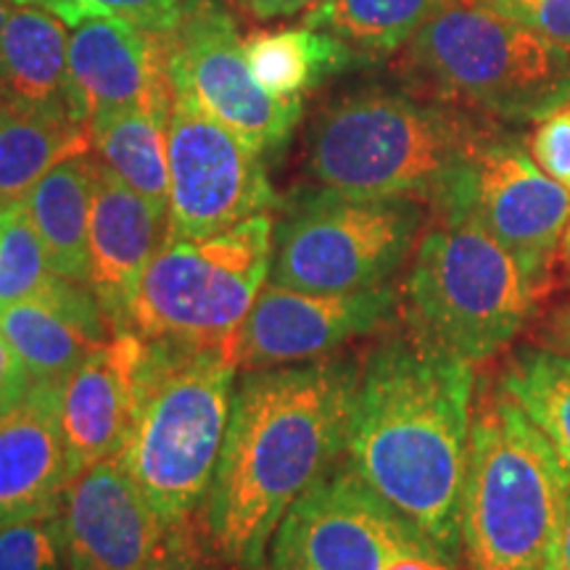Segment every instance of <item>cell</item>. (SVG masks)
Listing matches in <instances>:
<instances>
[{
  "mask_svg": "<svg viewBox=\"0 0 570 570\" xmlns=\"http://www.w3.org/2000/svg\"><path fill=\"white\" fill-rule=\"evenodd\" d=\"M67 570H146L167 547V525L119 458L85 468L51 518Z\"/></svg>",
  "mask_w": 570,
  "mask_h": 570,
  "instance_id": "cell-15",
  "label": "cell"
},
{
  "mask_svg": "<svg viewBox=\"0 0 570 570\" xmlns=\"http://www.w3.org/2000/svg\"><path fill=\"white\" fill-rule=\"evenodd\" d=\"M423 550L436 552L344 465L285 512L262 570H386Z\"/></svg>",
  "mask_w": 570,
  "mask_h": 570,
  "instance_id": "cell-13",
  "label": "cell"
},
{
  "mask_svg": "<svg viewBox=\"0 0 570 570\" xmlns=\"http://www.w3.org/2000/svg\"><path fill=\"white\" fill-rule=\"evenodd\" d=\"M541 294L544 283L473 219H439L417 244L404 283L412 331L470 365L512 344Z\"/></svg>",
  "mask_w": 570,
  "mask_h": 570,
  "instance_id": "cell-7",
  "label": "cell"
},
{
  "mask_svg": "<svg viewBox=\"0 0 570 570\" xmlns=\"http://www.w3.org/2000/svg\"><path fill=\"white\" fill-rule=\"evenodd\" d=\"M562 570H570V510L566 523V539H562Z\"/></svg>",
  "mask_w": 570,
  "mask_h": 570,
  "instance_id": "cell-38",
  "label": "cell"
},
{
  "mask_svg": "<svg viewBox=\"0 0 570 570\" xmlns=\"http://www.w3.org/2000/svg\"><path fill=\"white\" fill-rule=\"evenodd\" d=\"M13 3L53 13L69 27L80 24L82 19L111 17L130 21L154 35L173 30L185 9V0H13Z\"/></svg>",
  "mask_w": 570,
  "mask_h": 570,
  "instance_id": "cell-29",
  "label": "cell"
},
{
  "mask_svg": "<svg viewBox=\"0 0 570 570\" xmlns=\"http://www.w3.org/2000/svg\"><path fill=\"white\" fill-rule=\"evenodd\" d=\"M570 53V0H475Z\"/></svg>",
  "mask_w": 570,
  "mask_h": 570,
  "instance_id": "cell-31",
  "label": "cell"
},
{
  "mask_svg": "<svg viewBox=\"0 0 570 570\" xmlns=\"http://www.w3.org/2000/svg\"><path fill=\"white\" fill-rule=\"evenodd\" d=\"M164 48L173 92L190 98L262 156L281 151L302 119L304 101L275 98L256 82L225 0H185Z\"/></svg>",
  "mask_w": 570,
  "mask_h": 570,
  "instance_id": "cell-10",
  "label": "cell"
},
{
  "mask_svg": "<svg viewBox=\"0 0 570 570\" xmlns=\"http://www.w3.org/2000/svg\"><path fill=\"white\" fill-rule=\"evenodd\" d=\"M439 219H473L547 285L558 256L566 254L570 190L541 173L518 135L497 127Z\"/></svg>",
  "mask_w": 570,
  "mask_h": 570,
  "instance_id": "cell-12",
  "label": "cell"
},
{
  "mask_svg": "<svg viewBox=\"0 0 570 570\" xmlns=\"http://www.w3.org/2000/svg\"><path fill=\"white\" fill-rule=\"evenodd\" d=\"M88 151V127L71 114L0 92V206L27 198L56 164Z\"/></svg>",
  "mask_w": 570,
  "mask_h": 570,
  "instance_id": "cell-22",
  "label": "cell"
},
{
  "mask_svg": "<svg viewBox=\"0 0 570 570\" xmlns=\"http://www.w3.org/2000/svg\"><path fill=\"white\" fill-rule=\"evenodd\" d=\"M475 365L410 327L360 365L346 468L441 558L462 552Z\"/></svg>",
  "mask_w": 570,
  "mask_h": 570,
  "instance_id": "cell-1",
  "label": "cell"
},
{
  "mask_svg": "<svg viewBox=\"0 0 570 570\" xmlns=\"http://www.w3.org/2000/svg\"><path fill=\"white\" fill-rule=\"evenodd\" d=\"M167 146V240L209 238L275 209L262 154L180 92L173 98Z\"/></svg>",
  "mask_w": 570,
  "mask_h": 570,
  "instance_id": "cell-11",
  "label": "cell"
},
{
  "mask_svg": "<svg viewBox=\"0 0 570 570\" xmlns=\"http://www.w3.org/2000/svg\"><path fill=\"white\" fill-rule=\"evenodd\" d=\"M554 336H558L562 352L570 354V309L560 312L558 320H554Z\"/></svg>",
  "mask_w": 570,
  "mask_h": 570,
  "instance_id": "cell-37",
  "label": "cell"
},
{
  "mask_svg": "<svg viewBox=\"0 0 570 570\" xmlns=\"http://www.w3.org/2000/svg\"><path fill=\"white\" fill-rule=\"evenodd\" d=\"M71 111L88 127L98 114L148 109L173 111L164 35L111 17H92L69 35Z\"/></svg>",
  "mask_w": 570,
  "mask_h": 570,
  "instance_id": "cell-16",
  "label": "cell"
},
{
  "mask_svg": "<svg viewBox=\"0 0 570 570\" xmlns=\"http://www.w3.org/2000/svg\"><path fill=\"white\" fill-rule=\"evenodd\" d=\"M53 275L24 198L0 206V306L35 296Z\"/></svg>",
  "mask_w": 570,
  "mask_h": 570,
  "instance_id": "cell-28",
  "label": "cell"
},
{
  "mask_svg": "<svg viewBox=\"0 0 570 570\" xmlns=\"http://www.w3.org/2000/svg\"><path fill=\"white\" fill-rule=\"evenodd\" d=\"M169 114L148 109H125L98 114L88 122L90 148L98 161L167 209L169 204Z\"/></svg>",
  "mask_w": 570,
  "mask_h": 570,
  "instance_id": "cell-25",
  "label": "cell"
},
{
  "mask_svg": "<svg viewBox=\"0 0 570 570\" xmlns=\"http://www.w3.org/2000/svg\"><path fill=\"white\" fill-rule=\"evenodd\" d=\"M497 122L415 92L356 90L327 104L306 135V169L356 198H412L441 217Z\"/></svg>",
  "mask_w": 570,
  "mask_h": 570,
  "instance_id": "cell-3",
  "label": "cell"
},
{
  "mask_svg": "<svg viewBox=\"0 0 570 570\" xmlns=\"http://www.w3.org/2000/svg\"><path fill=\"white\" fill-rule=\"evenodd\" d=\"M225 3L254 19H277L294 17V13L304 9H315L323 0H225Z\"/></svg>",
  "mask_w": 570,
  "mask_h": 570,
  "instance_id": "cell-35",
  "label": "cell"
},
{
  "mask_svg": "<svg viewBox=\"0 0 570 570\" xmlns=\"http://www.w3.org/2000/svg\"><path fill=\"white\" fill-rule=\"evenodd\" d=\"M235 373L230 344L146 338L138 410L117 458L167 525L190 523L204 508L230 423Z\"/></svg>",
  "mask_w": 570,
  "mask_h": 570,
  "instance_id": "cell-5",
  "label": "cell"
},
{
  "mask_svg": "<svg viewBox=\"0 0 570 570\" xmlns=\"http://www.w3.org/2000/svg\"><path fill=\"white\" fill-rule=\"evenodd\" d=\"M71 481L61 428V386L38 383L0 420V531L56 515Z\"/></svg>",
  "mask_w": 570,
  "mask_h": 570,
  "instance_id": "cell-19",
  "label": "cell"
},
{
  "mask_svg": "<svg viewBox=\"0 0 570 570\" xmlns=\"http://www.w3.org/2000/svg\"><path fill=\"white\" fill-rule=\"evenodd\" d=\"M497 386L544 433L570 470V354L520 348L502 367Z\"/></svg>",
  "mask_w": 570,
  "mask_h": 570,
  "instance_id": "cell-27",
  "label": "cell"
},
{
  "mask_svg": "<svg viewBox=\"0 0 570 570\" xmlns=\"http://www.w3.org/2000/svg\"><path fill=\"white\" fill-rule=\"evenodd\" d=\"M428 206L412 198H356L302 188L275 225L273 281L312 294H354L386 285L415 254Z\"/></svg>",
  "mask_w": 570,
  "mask_h": 570,
  "instance_id": "cell-9",
  "label": "cell"
},
{
  "mask_svg": "<svg viewBox=\"0 0 570 570\" xmlns=\"http://www.w3.org/2000/svg\"><path fill=\"white\" fill-rule=\"evenodd\" d=\"M386 570H454V562L441 558L439 552H404L396 560H391Z\"/></svg>",
  "mask_w": 570,
  "mask_h": 570,
  "instance_id": "cell-36",
  "label": "cell"
},
{
  "mask_svg": "<svg viewBox=\"0 0 570 570\" xmlns=\"http://www.w3.org/2000/svg\"><path fill=\"white\" fill-rule=\"evenodd\" d=\"M273 214L209 238L164 240L142 273L130 331L151 341L227 346L273 269Z\"/></svg>",
  "mask_w": 570,
  "mask_h": 570,
  "instance_id": "cell-8",
  "label": "cell"
},
{
  "mask_svg": "<svg viewBox=\"0 0 570 570\" xmlns=\"http://www.w3.org/2000/svg\"><path fill=\"white\" fill-rule=\"evenodd\" d=\"M399 75L415 96L497 125L570 106V53L475 0H446L402 48Z\"/></svg>",
  "mask_w": 570,
  "mask_h": 570,
  "instance_id": "cell-6",
  "label": "cell"
},
{
  "mask_svg": "<svg viewBox=\"0 0 570 570\" xmlns=\"http://www.w3.org/2000/svg\"><path fill=\"white\" fill-rule=\"evenodd\" d=\"M11 6L9 0H0V42H3V32H6V21H9Z\"/></svg>",
  "mask_w": 570,
  "mask_h": 570,
  "instance_id": "cell-39",
  "label": "cell"
},
{
  "mask_svg": "<svg viewBox=\"0 0 570 570\" xmlns=\"http://www.w3.org/2000/svg\"><path fill=\"white\" fill-rule=\"evenodd\" d=\"M446 0H323L304 17V27L333 35L365 59L394 53Z\"/></svg>",
  "mask_w": 570,
  "mask_h": 570,
  "instance_id": "cell-26",
  "label": "cell"
},
{
  "mask_svg": "<svg viewBox=\"0 0 570 570\" xmlns=\"http://www.w3.org/2000/svg\"><path fill=\"white\" fill-rule=\"evenodd\" d=\"M0 333L38 383L63 381L111 338L114 325L88 283L53 275L38 294L3 306Z\"/></svg>",
  "mask_w": 570,
  "mask_h": 570,
  "instance_id": "cell-20",
  "label": "cell"
},
{
  "mask_svg": "<svg viewBox=\"0 0 570 570\" xmlns=\"http://www.w3.org/2000/svg\"><path fill=\"white\" fill-rule=\"evenodd\" d=\"M0 570H67L51 518L0 531Z\"/></svg>",
  "mask_w": 570,
  "mask_h": 570,
  "instance_id": "cell-30",
  "label": "cell"
},
{
  "mask_svg": "<svg viewBox=\"0 0 570 570\" xmlns=\"http://www.w3.org/2000/svg\"><path fill=\"white\" fill-rule=\"evenodd\" d=\"M146 338L122 327L88 354L61 386V428L71 479L122 452L138 410Z\"/></svg>",
  "mask_w": 570,
  "mask_h": 570,
  "instance_id": "cell-17",
  "label": "cell"
},
{
  "mask_svg": "<svg viewBox=\"0 0 570 570\" xmlns=\"http://www.w3.org/2000/svg\"><path fill=\"white\" fill-rule=\"evenodd\" d=\"M88 154L56 164L24 198L53 273L77 283L90 277V206L98 161Z\"/></svg>",
  "mask_w": 570,
  "mask_h": 570,
  "instance_id": "cell-23",
  "label": "cell"
},
{
  "mask_svg": "<svg viewBox=\"0 0 570 570\" xmlns=\"http://www.w3.org/2000/svg\"><path fill=\"white\" fill-rule=\"evenodd\" d=\"M396 304L391 285L354 294H312L267 283L230 338V356L246 373L325 360L348 341L386 325Z\"/></svg>",
  "mask_w": 570,
  "mask_h": 570,
  "instance_id": "cell-14",
  "label": "cell"
},
{
  "mask_svg": "<svg viewBox=\"0 0 570 570\" xmlns=\"http://www.w3.org/2000/svg\"><path fill=\"white\" fill-rule=\"evenodd\" d=\"M63 27L67 24L59 17L35 6L11 9L0 42V92L21 104L67 111L75 117L69 38Z\"/></svg>",
  "mask_w": 570,
  "mask_h": 570,
  "instance_id": "cell-21",
  "label": "cell"
},
{
  "mask_svg": "<svg viewBox=\"0 0 570 570\" xmlns=\"http://www.w3.org/2000/svg\"><path fill=\"white\" fill-rule=\"evenodd\" d=\"M529 151L541 173L570 190V106L541 119L531 135Z\"/></svg>",
  "mask_w": 570,
  "mask_h": 570,
  "instance_id": "cell-32",
  "label": "cell"
},
{
  "mask_svg": "<svg viewBox=\"0 0 570 570\" xmlns=\"http://www.w3.org/2000/svg\"><path fill=\"white\" fill-rule=\"evenodd\" d=\"M167 209L132 190L122 177L98 161L90 206L92 294L114 331L130 327V309L142 273L167 240Z\"/></svg>",
  "mask_w": 570,
  "mask_h": 570,
  "instance_id": "cell-18",
  "label": "cell"
},
{
  "mask_svg": "<svg viewBox=\"0 0 570 570\" xmlns=\"http://www.w3.org/2000/svg\"><path fill=\"white\" fill-rule=\"evenodd\" d=\"M35 386L38 381L32 377L30 367L21 362L17 348L0 333V420L19 410L30 399Z\"/></svg>",
  "mask_w": 570,
  "mask_h": 570,
  "instance_id": "cell-34",
  "label": "cell"
},
{
  "mask_svg": "<svg viewBox=\"0 0 570 570\" xmlns=\"http://www.w3.org/2000/svg\"><path fill=\"white\" fill-rule=\"evenodd\" d=\"M244 53L256 82L269 96L302 101L306 90L317 88L327 77L367 61L333 35L309 30L252 32L244 38Z\"/></svg>",
  "mask_w": 570,
  "mask_h": 570,
  "instance_id": "cell-24",
  "label": "cell"
},
{
  "mask_svg": "<svg viewBox=\"0 0 570 570\" xmlns=\"http://www.w3.org/2000/svg\"><path fill=\"white\" fill-rule=\"evenodd\" d=\"M570 470L499 386L475 399L462 494L473 570H562Z\"/></svg>",
  "mask_w": 570,
  "mask_h": 570,
  "instance_id": "cell-4",
  "label": "cell"
},
{
  "mask_svg": "<svg viewBox=\"0 0 570 570\" xmlns=\"http://www.w3.org/2000/svg\"><path fill=\"white\" fill-rule=\"evenodd\" d=\"M206 552L209 547H206L204 533H198L196 520H190V523L175 525L164 552L146 570H212Z\"/></svg>",
  "mask_w": 570,
  "mask_h": 570,
  "instance_id": "cell-33",
  "label": "cell"
},
{
  "mask_svg": "<svg viewBox=\"0 0 570 570\" xmlns=\"http://www.w3.org/2000/svg\"><path fill=\"white\" fill-rule=\"evenodd\" d=\"M0 315H3V306H0Z\"/></svg>",
  "mask_w": 570,
  "mask_h": 570,
  "instance_id": "cell-41",
  "label": "cell"
},
{
  "mask_svg": "<svg viewBox=\"0 0 570 570\" xmlns=\"http://www.w3.org/2000/svg\"><path fill=\"white\" fill-rule=\"evenodd\" d=\"M566 254L570 256V225H568V235H566Z\"/></svg>",
  "mask_w": 570,
  "mask_h": 570,
  "instance_id": "cell-40",
  "label": "cell"
},
{
  "mask_svg": "<svg viewBox=\"0 0 570 570\" xmlns=\"http://www.w3.org/2000/svg\"><path fill=\"white\" fill-rule=\"evenodd\" d=\"M356 381L360 365L331 356L240 377L202 508L206 547L219 562L265 568L285 512L344 458Z\"/></svg>",
  "mask_w": 570,
  "mask_h": 570,
  "instance_id": "cell-2",
  "label": "cell"
}]
</instances>
